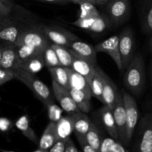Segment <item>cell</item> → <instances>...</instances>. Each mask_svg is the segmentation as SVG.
Instances as JSON below:
<instances>
[{
    "mask_svg": "<svg viewBox=\"0 0 152 152\" xmlns=\"http://www.w3.org/2000/svg\"><path fill=\"white\" fill-rule=\"evenodd\" d=\"M123 81L126 89L135 95L143 90L145 83V72L144 61L140 54H137L126 69Z\"/></svg>",
    "mask_w": 152,
    "mask_h": 152,
    "instance_id": "1",
    "label": "cell"
},
{
    "mask_svg": "<svg viewBox=\"0 0 152 152\" xmlns=\"http://www.w3.org/2000/svg\"><path fill=\"white\" fill-rule=\"evenodd\" d=\"M13 72L15 74V78L26 85L45 107L54 101L49 88L38 77H36L35 75L28 72L21 68L13 69Z\"/></svg>",
    "mask_w": 152,
    "mask_h": 152,
    "instance_id": "2",
    "label": "cell"
},
{
    "mask_svg": "<svg viewBox=\"0 0 152 152\" xmlns=\"http://www.w3.org/2000/svg\"><path fill=\"white\" fill-rule=\"evenodd\" d=\"M15 45H25L45 50L50 42L42 28V23L35 22L25 27Z\"/></svg>",
    "mask_w": 152,
    "mask_h": 152,
    "instance_id": "3",
    "label": "cell"
},
{
    "mask_svg": "<svg viewBox=\"0 0 152 152\" xmlns=\"http://www.w3.org/2000/svg\"><path fill=\"white\" fill-rule=\"evenodd\" d=\"M126 113V145L133 137L139 120V110L136 101L132 95L125 89H122Z\"/></svg>",
    "mask_w": 152,
    "mask_h": 152,
    "instance_id": "4",
    "label": "cell"
},
{
    "mask_svg": "<svg viewBox=\"0 0 152 152\" xmlns=\"http://www.w3.org/2000/svg\"><path fill=\"white\" fill-rule=\"evenodd\" d=\"M137 128V152H152V113L145 114Z\"/></svg>",
    "mask_w": 152,
    "mask_h": 152,
    "instance_id": "5",
    "label": "cell"
},
{
    "mask_svg": "<svg viewBox=\"0 0 152 152\" xmlns=\"http://www.w3.org/2000/svg\"><path fill=\"white\" fill-rule=\"evenodd\" d=\"M130 13V0H113L108 3L106 16L114 26L124 23L129 18Z\"/></svg>",
    "mask_w": 152,
    "mask_h": 152,
    "instance_id": "6",
    "label": "cell"
},
{
    "mask_svg": "<svg viewBox=\"0 0 152 152\" xmlns=\"http://www.w3.org/2000/svg\"><path fill=\"white\" fill-rule=\"evenodd\" d=\"M42 28L50 42L59 46L69 48L74 41L80 40L74 33L57 25L42 24Z\"/></svg>",
    "mask_w": 152,
    "mask_h": 152,
    "instance_id": "7",
    "label": "cell"
},
{
    "mask_svg": "<svg viewBox=\"0 0 152 152\" xmlns=\"http://www.w3.org/2000/svg\"><path fill=\"white\" fill-rule=\"evenodd\" d=\"M119 35H120L119 48H120V56H121L123 69L126 70L136 55L134 54V36L131 28H125Z\"/></svg>",
    "mask_w": 152,
    "mask_h": 152,
    "instance_id": "8",
    "label": "cell"
},
{
    "mask_svg": "<svg viewBox=\"0 0 152 152\" xmlns=\"http://www.w3.org/2000/svg\"><path fill=\"white\" fill-rule=\"evenodd\" d=\"M52 88H53V96L59 104L64 112L69 116H73L76 113H80V110L78 106L71 97L68 89L52 80Z\"/></svg>",
    "mask_w": 152,
    "mask_h": 152,
    "instance_id": "9",
    "label": "cell"
},
{
    "mask_svg": "<svg viewBox=\"0 0 152 152\" xmlns=\"http://www.w3.org/2000/svg\"><path fill=\"white\" fill-rule=\"evenodd\" d=\"M72 25L83 30L96 34L104 32L108 28L112 26L108 16L104 14H101L100 16L96 17L87 18V19L78 18L77 20L72 22Z\"/></svg>",
    "mask_w": 152,
    "mask_h": 152,
    "instance_id": "10",
    "label": "cell"
},
{
    "mask_svg": "<svg viewBox=\"0 0 152 152\" xmlns=\"http://www.w3.org/2000/svg\"><path fill=\"white\" fill-rule=\"evenodd\" d=\"M119 43H120V35H113L96 44L95 46V49L97 53L103 52L109 55L117 65V69L120 71H123L124 69L122 63Z\"/></svg>",
    "mask_w": 152,
    "mask_h": 152,
    "instance_id": "11",
    "label": "cell"
},
{
    "mask_svg": "<svg viewBox=\"0 0 152 152\" xmlns=\"http://www.w3.org/2000/svg\"><path fill=\"white\" fill-rule=\"evenodd\" d=\"M21 61L15 44L1 42L0 47V68L16 69L20 67Z\"/></svg>",
    "mask_w": 152,
    "mask_h": 152,
    "instance_id": "12",
    "label": "cell"
},
{
    "mask_svg": "<svg viewBox=\"0 0 152 152\" xmlns=\"http://www.w3.org/2000/svg\"><path fill=\"white\" fill-rule=\"evenodd\" d=\"M113 113L118 131L120 142L124 145H126V113L123 95L121 91L119 93L117 102L113 108Z\"/></svg>",
    "mask_w": 152,
    "mask_h": 152,
    "instance_id": "13",
    "label": "cell"
},
{
    "mask_svg": "<svg viewBox=\"0 0 152 152\" xmlns=\"http://www.w3.org/2000/svg\"><path fill=\"white\" fill-rule=\"evenodd\" d=\"M100 120L102 122V125H103L105 131L108 132L110 137L120 142L118 131H117V125H116L115 119H114L113 110L108 106L104 105L98 110Z\"/></svg>",
    "mask_w": 152,
    "mask_h": 152,
    "instance_id": "14",
    "label": "cell"
},
{
    "mask_svg": "<svg viewBox=\"0 0 152 152\" xmlns=\"http://www.w3.org/2000/svg\"><path fill=\"white\" fill-rule=\"evenodd\" d=\"M71 52L73 53L74 59H73L71 68L75 72H77V73L81 75L84 76L87 79L88 81L89 82V83H91V79L93 77V75L94 74L95 70H96L97 66L94 65V64L88 61L87 60L80 57L75 52H73L72 50H71Z\"/></svg>",
    "mask_w": 152,
    "mask_h": 152,
    "instance_id": "15",
    "label": "cell"
},
{
    "mask_svg": "<svg viewBox=\"0 0 152 152\" xmlns=\"http://www.w3.org/2000/svg\"><path fill=\"white\" fill-rule=\"evenodd\" d=\"M69 49H71L73 52H75L81 58L87 60L88 61L94 65H96L97 52L96 51L95 46L81 41L80 40H77L71 43V46H69Z\"/></svg>",
    "mask_w": 152,
    "mask_h": 152,
    "instance_id": "16",
    "label": "cell"
},
{
    "mask_svg": "<svg viewBox=\"0 0 152 152\" xmlns=\"http://www.w3.org/2000/svg\"><path fill=\"white\" fill-rule=\"evenodd\" d=\"M119 93L120 91H118L115 83L105 72H103V92H102L103 103L102 104L113 110L117 102Z\"/></svg>",
    "mask_w": 152,
    "mask_h": 152,
    "instance_id": "17",
    "label": "cell"
},
{
    "mask_svg": "<svg viewBox=\"0 0 152 152\" xmlns=\"http://www.w3.org/2000/svg\"><path fill=\"white\" fill-rule=\"evenodd\" d=\"M59 140L56 132V124L50 122L43 132L39 142V148L49 150Z\"/></svg>",
    "mask_w": 152,
    "mask_h": 152,
    "instance_id": "18",
    "label": "cell"
},
{
    "mask_svg": "<svg viewBox=\"0 0 152 152\" xmlns=\"http://www.w3.org/2000/svg\"><path fill=\"white\" fill-rule=\"evenodd\" d=\"M69 83L71 89H75L84 92L88 95L91 97V85L87 79L84 76L77 73L71 68H68Z\"/></svg>",
    "mask_w": 152,
    "mask_h": 152,
    "instance_id": "19",
    "label": "cell"
},
{
    "mask_svg": "<svg viewBox=\"0 0 152 152\" xmlns=\"http://www.w3.org/2000/svg\"><path fill=\"white\" fill-rule=\"evenodd\" d=\"M74 122V134L76 137H86L91 128L93 122L83 112L73 115Z\"/></svg>",
    "mask_w": 152,
    "mask_h": 152,
    "instance_id": "20",
    "label": "cell"
},
{
    "mask_svg": "<svg viewBox=\"0 0 152 152\" xmlns=\"http://www.w3.org/2000/svg\"><path fill=\"white\" fill-rule=\"evenodd\" d=\"M56 124V132L59 139L67 140L74 132V122L72 116H62Z\"/></svg>",
    "mask_w": 152,
    "mask_h": 152,
    "instance_id": "21",
    "label": "cell"
},
{
    "mask_svg": "<svg viewBox=\"0 0 152 152\" xmlns=\"http://www.w3.org/2000/svg\"><path fill=\"white\" fill-rule=\"evenodd\" d=\"M15 126L16 127L18 130L31 142L34 143H38L39 140L38 137H37V134H36L35 131H34L31 126V122H30L29 117L27 115H23V116H20L17 120L15 122Z\"/></svg>",
    "mask_w": 152,
    "mask_h": 152,
    "instance_id": "22",
    "label": "cell"
},
{
    "mask_svg": "<svg viewBox=\"0 0 152 152\" xmlns=\"http://www.w3.org/2000/svg\"><path fill=\"white\" fill-rule=\"evenodd\" d=\"M103 72H104L99 67H96L90 83L92 96L95 97L102 103H103Z\"/></svg>",
    "mask_w": 152,
    "mask_h": 152,
    "instance_id": "23",
    "label": "cell"
},
{
    "mask_svg": "<svg viewBox=\"0 0 152 152\" xmlns=\"http://www.w3.org/2000/svg\"><path fill=\"white\" fill-rule=\"evenodd\" d=\"M45 66L44 53L39 54L21 63L20 67L28 72L34 74L41 71Z\"/></svg>",
    "mask_w": 152,
    "mask_h": 152,
    "instance_id": "24",
    "label": "cell"
},
{
    "mask_svg": "<svg viewBox=\"0 0 152 152\" xmlns=\"http://www.w3.org/2000/svg\"><path fill=\"white\" fill-rule=\"evenodd\" d=\"M71 97L78 106L80 111L84 113H87L91 110V97L88 95L84 92L77 90L75 89H68Z\"/></svg>",
    "mask_w": 152,
    "mask_h": 152,
    "instance_id": "25",
    "label": "cell"
},
{
    "mask_svg": "<svg viewBox=\"0 0 152 152\" xmlns=\"http://www.w3.org/2000/svg\"><path fill=\"white\" fill-rule=\"evenodd\" d=\"M48 70L50 72L52 80H55L56 83H58L63 87L66 88L67 89H71L68 67H53V68H48Z\"/></svg>",
    "mask_w": 152,
    "mask_h": 152,
    "instance_id": "26",
    "label": "cell"
},
{
    "mask_svg": "<svg viewBox=\"0 0 152 152\" xmlns=\"http://www.w3.org/2000/svg\"><path fill=\"white\" fill-rule=\"evenodd\" d=\"M51 46L56 52L62 66L71 68L74 59L73 53L71 49L65 46H59L53 43H51Z\"/></svg>",
    "mask_w": 152,
    "mask_h": 152,
    "instance_id": "27",
    "label": "cell"
},
{
    "mask_svg": "<svg viewBox=\"0 0 152 152\" xmlns=\"http://www.w3.org/2000/svg\"><path fill=\"white\" fill-rule=\"evenodd\" d=\"M142 28L147 34H152V0H145L142 9Z\"/></svg>",
    "mask_w": 152,
    "mask_h": 152,
    "instance_id": "28",
    "label": "cell"
},
{
    "mask_svg": "<svg viewBox=\"0 0 152 152\" xmlns=\"http://www.w3.org/2000/svg\"><path fill=\"white\" fill-rule=\"evenodd\" d=\"M99 152H128V150L120 142L111 137H105Z\"/></svg>",
    "mask_w": 152,
    "mask_h": 152,
    "instance_id": "29",
    "label": "cell"
},
{
    "mask_svg": "<svg viewBox=\"0 0 152 152\" xmlns=\"http://www.w3.org/2000/svg\"><path fill=\"white\" fill-rule=\"evenodd\" d=\"M16 46L18 56H19L21 63L26 61V60L30 59L31 58H33L36 55L44 53L45 52V50L34 47V46H25V45H21V46H16Z\"/></svg>",
    "mask_w": 152,
    "mask_h": 152,
    "instance_id": "30",
    "label": "cell"
},
{
    "mask_svg": "<svg viewBox=\"0 0 152 152\" xmlns=\"http://www.w3.org/2000/svg\"><path fill=\"white\" fill-rule=\"evenodd\" d=\"M86 139L90 145L96 149L98 152L99 151L103 139L101 137L100 132L94 123H93L90 131L86 134Z\"/></svg>",
    "mask_w": 152,
    "mask_h": 152,
    "instance_id": "31",
    "label": "cell"
},
{
    "mask_svg": "<svg viewBox=\"0 0 152 152\" xmlns=\"http://www.w3.org/2000/svg\"><path fill=\"white\" fill-rule=\"evenodd\" d=\"M44 59L45 63V66L48 68L62 66L61 63L58 58L56 52L51 46V43L44 52Z\"/></svg>",
    "mask_w": 152,
    "mask_h": 152,
    "instance_id": "32",
    "label": "cell"
},
{
    "mask_svg": "<svg viewBox=\"0 0 152 152\" xmlns=\"http://www.w3.org/2000/svg\"><path fill=\"white\" fill-rule=\"evenodd\" d=\"M80 5V17L81 19H87V18H93L100 16L101 13L98 11L95 4L91 2H86Z\"/></svg>",
    "mask_w": 152,
    "mask_h": 152,
    "instance_id": "33",
    "label": "cell"
},
{
    "mask_svg": "<svg viewBox=\"0 0 152 152\" xmlns=\"http://www.w3.org/2000/svg\"><path fill=\"white\" fill-rule=\"evenodd\" d=\"M45 108L47 110L48 116L50 122L57 123L62 117V113L64 112V110H62L60 106L57 105L54 101L45 106Z\"/></svg>",
    "mask_w": 152,
    "mask_h": 152,
    "instance_id": "34",
    "label": "cell"
},
{
    "mask_svg": "<svg viewBox=\"0 0 152 152\" xmlns=\"http://www.w3.org/2000/svg\"><path fill=\"white\" fill-rule=\"evenodd\" d=\"M16 4L13 0H0V19L11 14Z\"/></svg>",
    "mask_w": 152,
    "mask_h": 152,
    "instance_id": "35",
    "label": "cell"
},
{
    "mask_svg": "<svg viewBox=\"0 0 152 152\" xmlns=\"http://www.w3.org/2000/svg\"><path fill=\"white\" fill-rule=\"evenodd\" d=\"M14 78L15 74L13 70L0 68V85L1 86Z\"/></svg>",
    "mask_w": 152,
    "mask_h": 152,
    "instance_id": "36",
    "label": "cell"
},
{
    "mask_svg": "<svg viewBox=\"0 0 152 152\" xmlns=\"http://www.w3.org/2000/svg\"><path fill=\"white\" fill-rule=\"evenodd\" d=\"M68 139H59L49 149V152H65L66 151Z\"/></svg>",
    "mask_w": 152,
    "mask_h": 152,
    "instance_id": "37",
    "label": "cell"
},
{
    "mask_svg": "<svg viewBox=\"0 0 152 152\" xmlns=\"http://www.w3.org/2000/svg\"><path fill=\"white\" fill-rule=\"evenodd\" d=\"M77 140L79 142L80 147H81L83 152H98L96 149L94 148L91 145L87 142L86 137H77Z\"/></svg>",
    "mask_w": 152,
    "mask_h": 152,
    "instance_id": "38",
    "label": "cell"
},
{
    "mask_svg": "<svg viewBox=\"0 0 152 152\" xmlns=\"http://www.w3.org/2000/svg\"><path fill=\"white\" fill-rule=\"evenodd\" d=\"M13 123L7 118L1 117L0 119V130L2 132H8L13 128Z\"/></svg>",
    "mask_w": 152,
    "mask_h": 152,
    "instance_id": "39",
    "label": "cell"
},
{
    "mask_svg": "<svg viewBox=\"0 0 152 152\" xmlns=\"http://www.w3.org/2000/svg\"><path fill=\"white\" fill-rule=\"evenodd\" d=\"M65 152H80L77 150V147H76L74 142L71 140V138L68 139V141H67V148Z\"/></svg>",
    "mask_w": 152,
    "mask_h": 152,
    "instance_id": "40",
    "label": "cell"
},
{
    "mask_svg": "<svg viewBox=\"0 0 152 152\" xmlns=\"http://www.w3.org/2000/svg\"><path fill=\"white\" fill-rule=\"evenodd\" d=\"M37 1H44V2H48V3H53V4H67V3L70 2L68 0H37Z\"/></svg>",
    "mask_w": 152,
    "mask_h": 152,
    "instance_id": "41",
    "label": "cell"
},
{
    "mask_svg": "<svg viewBox=\"0 0 152 152\" xmlns=\"http://www.w3.org/2000/svg\"><path fill=\"white\" fill-rule=\"evenodd\" d=\"M68 1H69L70 2H73L78 4H81L86 2H91V3H93V4H96L94 0H68Z\"/></svg>",
    "mask_w": 152,
    "mask_h": 152,
    "instance_id": "42",
    "label": "cell"
},
{
    "mask_svg": "<svg viewBox=\"0 0 152 152\" xmlns=\"http://www.w3.org/2000/svg\"><path fill=\"white\" fill-rule=\"evenodd\" d=\"M96 4H108V0H94Z\"/></svg>",
    "mask_w": 152,
    "mask_h": 152,
    "instance_id": "43",
    "label": "cell"
},
{
    "mask_svg": "<svg viewBox=\"0 0 152 152\" xmlns=\"http://www.w3.org/2000/svg\"><path fill=\"white\" fill-rule=\"evenodd\" d=\"M34 152H49L48 150H43V149L41 148H38L37 150L34 151Z\"/></svg>",
    "mask_w": 152,
    "mask_h": 152,
    "instance_id": "44",
    "label": "cell"
},
{
    "mask_svg": "<svg viewBox=\"0 0 152 152\" xmlns=\"http://www.w3.org/2000/svg\"><path fill=\"white\" fill-rule=\"evenodd\" d=\"M149 44H150V48H151V51H152V36L151 37V38H150Z\"/></svg>",
    "mask_w": 152,
    "mask_h": 152,
    "instance_id": "45",
    "label": "cell"
},
{
    "mask_svg": "<svg viewBox=\"0 0 152 152\" xmlns=\"http://www.w3.org/2000/svg\"><path fill=\"white\" fill-rule=\"evenodd\" d=\"M1 152H15L13 151H8V150H4V149H1Z\"/></svg>",
    "mask_w": 152,
    "mask_h": 152,
    "instance_id": "46",
    "label": "cell"
},
{
    "mask_svg": "<svg viewBox=\"0 0 152 152\" xmlns=\"http://www.w3.org/2000/svg\"><path fill=\"white\" fill-rule=\"evenodd\" d=\"M151 83H152V61L151 63Z\"/></svg>",
    "mask_w": 152,
    "mask_h": 152,
    "instance_id": "47",
    "label": "cell"
},
{
    "mask_svg": "<svg viewBox=\"0 0 152 152\" xmlns=\"http://www.w3.org/2000/svg\"><path fill=\"white\" fill-rule=\"evenodd\" d=\"M113 1V0H108V2H109V1Z\"/></svg>",
    "mask_w": 152,
    "mask_h": 152,
    "instance_id": "48",
    "label": "cell"
}]
</instances>
